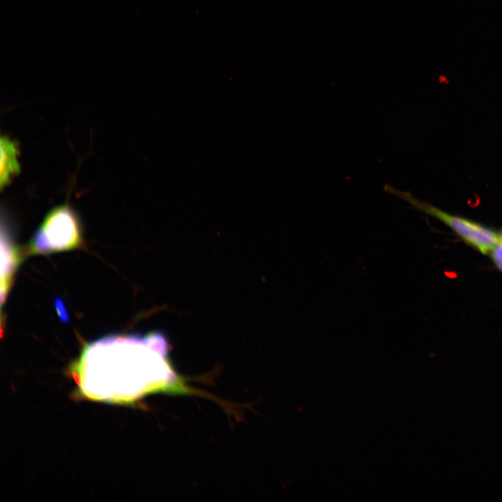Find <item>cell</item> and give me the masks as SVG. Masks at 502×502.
<instances>
[{
  "mask_svg": "<svg viewBox=\"0 0 502 502\" xmlns=\"http://www.w3.org/2000/svg\"><path fill=\"white\" fill-rule=\"evenodd\" d=\"M167 346L158 333L109 335L85 345L69 367L78 396L128 404L153 393L194 392L174 372Z\"/></svg>",
  "mask_w": 502,
  "mask_h": 502,
  "instance_id": "1",
  "label": "cell"
},
{
  "mask_svg": "<svg viewBox=\"0 0 502 502\" xmlns=\"http://www.w3.org/2000/svg\"><path fill=\"white\" fill-rule=\"evenodd\" d=\"M82 244L77 214L68 205L54 208L45 216L29 245V253L50 254L72 250Z\"/></svg>",
  "mask_w": 502,
  "mask_h": 502,
  "instance_id": "2",
  "label": "cell"
},
{
  "mask_svg": "<svg viewBox=\"0 0 502 502\" xmlns=\"http://www.w3.org/2000/svg\"><path fill=\"white\" fill-rule=\"evenodd\" d=\"M384 190L409 203L414 208L444 223L469 245L482 253L490 252L500 236L493 230L472 220L447 213L432 204L420 200L409 192L400 191L386 184Z\"/></svg>",
  "mask_w": 502,
  "mask_h": 502,
  "instance_id": "3",
  "label": "cell"
},
{
  "mask_svg": "<svg viewBox=\"0 0 502 502\" xmlns=\"http://www.w3.org/2000/svg\"><path fill=\"white\" fill-rule=\"evenodd\" d=\"M1 304H3L11 288L17 268L22 262L23 257L22 251L14 243L8 225L3 222L1 224Z\"/></svg>",
  "mask_w": 502,
  "mask_h": 502,
  "instance_id": "4",
  "label": "cell"
},
{
  "mask_svg": "<svg viewBox=\"0 0 502 502\" xmlns=\"http://www.w3.org/2000/svg\"><path fill=\"white\" fill-rule=\"evenodd\" d=\"M18 146L16 142L6 136L1 138V187L9 184L11 179L20 172Z\"/></svg>",
  "mask_w": 502,
  "mask_h": 502,
  "instance_id": "5",
  "label": "cell"
},
{
  "mask_svg": "<svg viewBox=\"0 0 502 502\" xmlns=\"http://www.w3.org/2000/svg\"><path fill=\"white\" fill-rule=\"evenodd\" d=\"M492 258L496 266L502 271V241H499L490 251Z\"/></svg>",
  "mask_w": 502,
  "mask_h": 502,
  "instance_id": "6",
  "label": "cell"
},
{
  "mask_svg": "<svg viewBox=\"0 0 502 502\" xmlns=\"http://www.w3.org/2000/svg\"><path fill=\"white\" fill-rule=\"evenodd\" d=\"M57 314L62 322H68L69 316L63 302L60 298H56L54 302Z\"/></svg>",
  "mask_w": 502,
  "mask_h": 502,
  "instance_id": "7",
  "label": "cell"
},
{
  "mask_svg": "<svg viewBox=\"0 0 502 502\" xmlns=\"http://www.w3.org/2000/svg\"><path fill=\"white\" fill-rule=\"evenodd\" d=\"M500 239L502 241V231H501V236H500Z\"/></svg>",
  "mask_w": 502,
  "mask_h": 502,
  "instance_id": "8",
  "label": "cell"
}]
</instances>
